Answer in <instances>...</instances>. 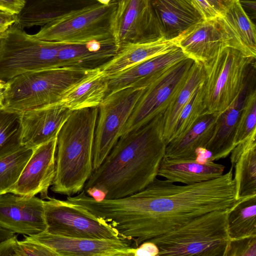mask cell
<instances>
[{
    "mask_svg": "<svg viewBox=\"0 0 256 256\" xmlns=\"http://www.w3.org/2000/svg\"><path fill=\"white\" fill-rule=\"evenodd\" d=\"M218 18L228 38V46L246 57L256 58V25L244 11L240 0L234 2Z\"/></svg>",
    "mask_w": 256,
    "mask_h": 256,
    "instance_id": "22",
    "label": "cell"
},
{
    "mask_svg": "<svg viewBox=\"0 0 256 256\" xmlns=\"http://www.w3.org/2000/svg\"><path fill=\"white\" fill-rule=\"evenodd\" d=\"M56 137L32 149V153L10 193L48 199L56 174Z\"/></svg>",
    "mask_w": 256,
    "mask_h": 256,
    "instance_id": "14",
    "label": "cell"
},
{
    "mask_svg": "<svg viewBox=\"0 0 256 256\" xmlns=\"http://www.w3.org/2000/svg\"><path fill=\"white\" fill-rule=\"evenodd\" d=\"M16 256H58L50 248L40 243L24 239L18 242Z\"/></svg>",
    "mask_w": 256,
    "mask_h": 256,
    "instance_id": "36",
    "label": "cell"
},
{
    "mask_svg": "<svg viewBox=\"0 0 256 256\" xmlns=\"http://www.w3.org/2000/svg\"><path fill=\"white\" fill-rule=\"evenodd\" d=\"M176 47L172 40L164 38L150 42L128 44L119 49L114 57L100 70L109 76Z\"/></svg>",
    "mask_w": 256,
    "mask_h": 256,
    "instance_id": "26",
    "label": "cell"
},
{
    "mask_svg": "<svg viewBox=\"0 0 256 256\" xmlns=\"http://www.w3.org/2000/svg\"><path fill=\"white\" fill-rule=\"evenodd\" d=\"M254 72L250 81L231 104L218 114L212 136L206 147L218 160L228 156L236 146V136L240 112L252 82L256 78Z\"/></svg>",
    "mask_w": 256,
    "mask_h": 256,
    "instance_id": "19",
    "label": "cell"
},
{
    "mask_svg": "<svg viewBox=\"0 0 256 256\" xmlns=\"http://www.w3.org/2000/svg\"><path fill=\"white\" fill-rule=\"evenodd\" d=\"M219 114L206 113L183 136L166 146L165 156L172 159L195 160V151L207 147L214 132Z\"/></svg>",
    "mask_w": 256,
    "mask_h": 256,
    "instance_id": "25",
    "label": "cell"
},
{
    "mask_svg": "<svg viewBox=\"0 0 256 256\" xmlns=\"http://www.w3.org/2000/svg\"><path fill=\"white\" fill-rule=\"evenodd\" d=\"M204 78L203 64L194 61L186 83L163 114L164 138L166 145L170 141L174 126L181 111L188 102L196 89L202 84Z\"/></svg>",
    "mask_w": 256,
    "mask_h": 256,
    "instance_id": "28",
    "label": "cell"
},
{
    "mask_svg": "<svg viewBox=\"0 0 256 256\" xmlns=\"http://www.w3.org/2000/svg\"><path fill=\"white\" fill-rule=\"evenodd\" d=\"M166 146L161 114L122 135L83 190L98 188L105 192V199H116L144 189L158 176Z\"/></svg>",
    "mask_w": 256,
    "mask_h": 256,
    "instance_id": "2",
    "label": "cell"
},
{
    "mask_svg": "<svg viewBox=\"0 0 256 256\" xmlns=\"http://www.w3.org/2000/svg\"><path fill=\"white\" fill-rule=\"evenodd\" d=\"M227 226L230 239L256 236V194L236 200L228 208Z\"/></svg>",
    "mask_w": 256,
    "mask_h": 256,
    "instance_id": "29",
    "label": "cell"
},
{
    "mask_svg": "<svg viewBox=\"0 0 256 256\" xmlns=\"http://www.w3.org/2000/svg\"><path fill=\"white\" fill-rule=\"evenodd\" d=\"M44 201L35 196L0 195V227L28 236L46 231Z\"/></svg>",
    "mask_w": 256,
    "mask_h": 256,
    "instance_id": "15",
    "label": "cell"
},
{
    "mask_svg": "<svg viewBox=\"0 0 256 256\" xmlns=\"http://www.w3.org/2000/svg\"><path fill=\"white\" fill-rule=\"evenodd\" d=\"M86 194L96 201H101L106 198L105 192L100 188H92L84 190Z\"/></svg>",
    "mask_w": 256,
    "mask_h": 256,
    "instance_id": "45",
    "label": "cell"
},
{
    "mask_svg": "<svg viewBox=\"0 0 256 256\" xmlns=\"http://www.w3.org/2000/svg\"><path fill=\"white\" fill-rule=\"evenodd\" d=\"M120 0H113L118 3ZM34 1L33 8L36 16L42 20L50 22L70 11L98 3L96 0H26Z\"/></svg>",
    "mask_w": 256,
    "mask_h": 256,
    "instance_id": "33",
    "label": "cell"
},
{
    "mask_svg": "<svg viewBox=\"0 0 256 256\" xmlns=\"http://www.w3.org/2000/svg\"><path fill=\"white\" fill-rule=\"evenodd\" d=\"M72 110L60 102L21 113V144L33 149L57 136Z\"/></svg>",
    "mask_w": 256,
    "mask_h": 256,
    "instance_id": "17",
    "label": "cell"
},
{
    "mask_svg": "<svg viewBox=\"0 0 256 256\" xmlns=\"http://www.w3.org/2000/svg\"><path fill=\"white\" fill-rule=\"evenodd\" d=\"M196 9L204 18H212L220 17L217 12L206 0H192Z\"/></svg>",
    "mask_w": 256,
    "mask_h": 256,
    "instance_id": "39",
    "label": "cell"
},
{
    "mask_svg": "<svg viewBox=\"0 0 256 256\" xmlns=\"http://www.w3.org/2000/svg\"><path fill=\"white\" fill-rule=\"evenodd\" d=\"M166 39L172 40L203 19L192 0H151Z\"/></svg>",
    "mask_w": 256,
    "mask_h": 256,
    "instance_id": "20",
    "label": "cell"
},
{
    "mask_svg": "<svg viewBox=\"0 0 256 256\" xmlns=\"http://www.w3.org/2000/svg\"><path fill=\"white\" fill-rule=\"evenodd\" d=\"M202 85L196 89L188 102L181 111L169 142L184 134L200 116L206 114Z\"/></svg>",
    "mask_w": 256,
    "mask_h": 256,
    "instance_id": "32",
    "label": "cell"
},
{
    "mask_svg": "<svg viewBox=\"0 0 256 256\" xmlns=\"http://www.w3.org/2000/svg\"><path fill=\"white\" fill-rule=\"evenodd\" d=\"M44 201L46 231L64 236L122 239L108 222L68 201L48 198Z\"/></svg>",
    "mask_w": 256,
    "mask_h": 256,
    "instance_id": "11",
    "label": "cell"
},
{
    "mask_svg": "<svg viewBox=\"0 0 256 256\" xmlns=\"http://www.w3.org/2000/svg\"><path fill=\"white\" fill-rule=\"evenodd\" d=\"M228 210H215L198 216L149 240L158 246V256H224L230 240Z\"/></svg>",
    "mask_w": 256,
    "mask_h": 256,
    "instance_id": "5",
    "label": "cell"
},
{
    "mask_svg": "<svg viewBox=\"0 0 256 256\" xmlns=\"http://www.w3.org/2000/svg\"><path fill=\"white\" fill-rule=\"evenodd\" d=\"M205 78L202 85L206 113L225 110L248 84L256 72V58H248L228 46L203 64Z\"/></svg>",
    "mask_w": 256,
    "mask_h": 256,
    "instance_id": "6",
    "label": "cell"
},
{
    "mask_svg": "<svg viewBox=\"0 0 256 256\" xmlns=\"http://www.w3.org/2000/svg\"><path fill=\"white\" fill-rule=\"evenodd\" d=\"M4 90L0 88V108H2L4 106Z\"/></svg>",
    "mask_w": 256,
    "mask_h": 256,
    "instance_id": "47",
    "label": "cell"
},
{
    "mask_svg": "<svg viewBox=\"0 0 256 256\" xmlns=\"http://www.w3.org/2000/svg\"><path fill=\"white\" fill-rule=\"evenodd\" d=\"M195 160L200 164H206L212 160V152L206 148H198L195 151Z\"/></svg>",
    "mask_w": 256,
    "mask_h": 256,
    "instance_id": "44",
    "label": "cell"
},
{
    "mask_svg": "<svg viewBox=\"0 0 256 256\" xmlns=\"http://www.w3.org/2000/svg\"><path fill=\"white\" fill-rule=\"evenodd\" d=\"M6 86V82L0 78V88L4 90Z\"/></svg>",
    "mask_w": 256,
    "mask_h": 256,
    "instance_id": "48",
    "label": "cell"
},
{
    "mask_svg": "<svg viewBox=\"0 0 256 256\" xmlns=\"http://www.w3.org/2000/svg\"><path fill=\"white\" fill-rule=\"evenodd\" d=\"M108 91V77L99 68L68 90L60 103L72 110L98 107Z\"/></svg>",
    "mask_w": 256,
    "mask_h": 256,
    "instance_id": "27",
    "label": "cell"
},
{
    "mask_svg": "<svg viewBox=\"0 0 256 256\" xmlns=\"http://www.w3.org/2000/svg\"><path fill=\"white\" fill-rule=\"evenodd\" d=\"M64 44L36 39L12 25L0 38V78L7 82L27 72L60 68L58 54Z\"/></svg>",
    "mask_w": 256,
    "mask_h": 256,
    "instance_id": "8",
    "label": "cell"
},
{
    "mask_svg": "<svg viewBox=\"0 0 256 256\" xmlns=\"http://www.w3.org/2000/svg\"><path fill=\"white\" fill-rule=\"evenodd\" d=\"M17 236H13L0 242V256H16Z\"/></svg>",
    "mask_w": 256,
    "mask_h": 256,
    "instance_id": "40",
    "label": "cell"
},
{
    "mask_svg": "<svg viewBox=\"0 0 256 256\" xmlns=\"http://www.w3.org/2000/svg\"><path fill=\"white\" fill-rule=\"evenodd\" d=\"M236 0H206L220 16H222Z\"/></svg>",
    "mask_w": 256,
    "mask_h": 256,
    "instance_id": "42",
    "label": "cell"
},
{
    "mask_svg": "<svg viewBox=\"0 0 256 256\" xmlns=\"http://www.w3.org/2000/svg\"><path fill=\"white\" fill-rule=\"evenodd\" d=\"M224 256H256V236L230 239Z\"/></svg>",
    "mask_w": 256,
    "mask_h": 256,
    "instance_id": "35",
    "label": "cell"
},
{
    "mask_svg": "<svg viewBox=\"0 0 256 256\" xmlns=\"http://www.w3.org/2000/svg\"><path fill=\"white\" fill-rule=\"evenodd\" d=\"M256 78L251 83L243 104L236 129V146L256 132Z\"/></svg>",
    "mask_w": 256,
    "mask_h": 256,
    "instance_id": "34",
    "label": "cell"
},
{
    "mask_svg": "<svg viewBox=\"0 0 256 256\" xmlns=\"http://www.w3.org/2000/svg\"><path fill=\"white\" fill-rule=\"evenodd\" d=\"M112 30L118 50L128 44L164 38L151 0H119L114 16Z\"/></svg>",
    "mask_w": 256,
    "mask_h": 256,
    "instance_id": "12",
    "label": "cell"
},
{
    "mask_svg": "<svg viewBox=\"0 0 256 256\" xmlns=\"http://www.w3.org/2000/svg\"><path fill=\"white\" fill-rule=\"evenodd\" d=\"M116 6L117 3H96L70 11L32 36L38 40L66 44L94 40L114 42L112 24Z\"/></svg>",
    "mask_w": 256,
    "mask_h": 256,
    "instance_id": "7",
    "label": "cell"
},
{
    "mask_svg": "<svg viewBox=\"0 0 256 256\" xmlns=\"http://www.w3.org/2000/svg\"><path fill=\"white\" fill-rule=\"evenodd\" d=\"M14 232L0 227V242L14 236Z\"/></svg>",
    "mask_w": 256,
    "mask_h": 256,
    "instance_id": "46",
    "label": "cell"
},
{
    "mask_svg": "<svg viewBox=\"0 0 256 256\" xmlns=\"http://www.w3.org/2000/svg\"><path fill=\"white\" fill-rule=\"evenodd\" d=\"M26 4V0H0V9L18 14Z\"/></svg>",
    "mask_w": 256,
    "mask_h": 256,
    "instance_id": "41",
    "label": "cell"
},
{
    "mask_svg": "<svg viewBox=\"0 0 256 256\" xmlns=\"http://www.w3.org/2000/svg\"><path fill=\"white\" fill-rule=\"evenodd\" d=\"M159 249L154 242L147 240L135 247L133 256H158Z\"/></svg>",
    "mask_w": 256,
    "mask_h": 256,
    "instance_id": "37",
    "label": "cell"
},
{
    "mask_svg": "<svg viewBox=\"0 0 256 256\" xmlns=\"http://www.w3.org/2000/svg\"><path fill=\"white\" fill-rule=\"evenodd\" d=\"M172 40L188 58L204 64L228 46V38L217 17L202 19Z\"/></svg>",
    "mask_w": 256,
    "mask_h": 256,
    "instance_id": "16",
    "label": "cell"
},
{
    "mask_svg": "<svg viewBox=\"0 0 256 256\" xmlns=\"http://www.w3.org/2000/svg\"><path fill=\"white\" fill-rule=\"evenodd\" d=\"M225 166L214 162L200 164L195 160L162 159L158 176L173 182L191 184L218 178L224 174Z\"/></svg>",
    "mask_w": 256,
    "mask_h": 256,
    "instance_id": "23",
    "label": "cell"
},
{
    "mask_svg": "<svg viewBox=\"0 0 256 256\" xmlns=\"http://www.w3.org/2000/svg\"><path fill=\"white\" fill-rule=\"evenodd\" d=\"M233 168L218 178L183 186L156 178L144 189L124 198H92L87 210L137 247L198 216L230 208L236 200Z\"/></svg>",
    "mask_w": 256,
    "mask_h": 256,
    "instance_id": "1",
    "label": "cell"
},
{
    "mask_svg": "<svg viewBox=\"0 0 256 256\" xmlns=\"http://www.w3.org/2000/svg\"><path fill=\"white\" fill-rule=\"evenodd\" d=\"M242 6L246 14L255 24L256 19V0H240Z\"/></svg>",
    "mask_w": 256,
    "mask_h": 256,
    "instance_id": "43",
    "label": "cell"
},
{
    "mask_svg": "<svg viewBox=\"0 0 256 256\" xmlns=\"http://www.w3.org/2000/svg\"><path fill=\"white\" fill-rule=\"evenodd\" d=\"M148 84L141 82L108 95L98 107L93 149V171L121 136L122 132Z\"/></svg>",
    "mask_w": 256,
    "mask_h": 256,
    "instance_id": "10",
    "label": "cell"
},
{
    "mask_svg": "<svg viewBox=\"0 0 256 256\" xmlns=\"http://www.w3.org/2000/svg\"><path fill=\"white\" fill-rule=\"evenodd\" d=\"M32 153V149L22 146L17 151L0 158V195L10 192Z\"/></svg>",
    "mask_w": 256,
    "mask_h": 256,
    "instance_id": "31",
    "label": "cell"
},
{
    "mask_svg": "<svg viewBox=\"0 0 256 256\" xmlns=\"http://www.w3.org/2000/svg\"><path fill=\"white\" fill-rule=\"evenodd\" d=\"M24 237L50 248L58 256H133L135 248L126 240L70 238L46 231Z\"/></svg>",
    "mask_w": 256,
    "mask_h": 256,
    "instance_id": "13",
    "label": "cell"
},
{
    "mask_svg": "<svg viewBox=\"0 0 256 256\" xmlns=\"http://www.w3.org/2000/svg\"><path fill=\"white\" fill-rule=\"evenodd\" d=\"M118 51L114 42L94 40L84 44H64L58 52V59L60 67L96 70L111 60Z\"/></svg>",
    "mask_w": 256,
    "mask_h": 256,
    "instance_id": "18",
    "label": "cell"
},
{
    "mask_svg": "<svg viewBox=\"0 0 256 256\" xmlns=\"http://www.w3.org/2000/svg\"><path fill=\"white\" fill-rule=\"evenodd\" d=\"M21 113L0 108V158L19 150L21 144Z\"/></svg>",
    "mask_w": 256,
    "mask_h": 256,
    "instance_id": "30",
    "label": "cell"
},
{
    "mask_svg": "<svg viewBox=\"0 0 256 256\" xmlns=\"http://www.w3.org/2000/svg\"><path fill=\"white\" fill-rule=\"evenodd\" d=\"M17 20L18 14L0 9V38Z\"/></svg>",
    "mask_w": 256,
    "mask_h": 256,
    "instance_id": "38",
    "label": "cell"
},
{
    "mask_svg": "<svg viewBox=\"0 0 256 256\" xmlns=\"http://www.w3.org/2000/svg\"><path fill=\"white\" fill-rule=\"evenodd\" d=\"M98 107L72 110L56 136V174L51 190L72 196L84 190L93 172Z\"/></svg>",
    "mask_w": 256,
    "mask_h": 256,
    "instance_id": "3",
    "label": "cell"
},
{
    "mask_svg": "<svg viewBox=\"0 0 256 256\" xmlns=\"http://www.w3.org/2000/svg\"><path fill=\"white\" fill-rule=\"evenodd\" d=\"M98 69L60 67L18 76L6 82L2 108L22 113L60 102L68 90Z\"/></svg>",
    "mask_w": 256,
    "mask_h": 256,
    "instance_id": "4",
    "label": "cell"
},
{
    "mask_svg": "<svg viewBox=\"0 0 256 256\" xmlns=\"http://www.w3.org/2000/svg\"><path fill=\"white\" fill-rule=\"evenodd\" d=\"M186 58L157 73L145 86L121 136L146 124L164 114L186 83L194 63Z\"/></svg>",
    "mask_w": 256,
    "mask_h": 256,
    "instance_id": "9",
    "label": "cell"
},
{
    "mask_svg": "<svg viewBox=\"0 0 256 256\" xmlns=\"http://www.w3.org/2000/svg\"><path fill=\"white\" fill-rule=\"evenodd\" d=\"M236 198L256 194V132L236 146L231 152Z\"/></svg>",
    "mask_w": 256,
    "mask_h": 256,
    "instance_id": "24",
    "label": "cell"
},
{
    "mask_svg": "<svg viewBox=\"0 0 256 256\" xmlns=\"http://www.w3.org/2000/svg\"><path fill=\"white\" fill-rule=\"evenodd\" d=\"M188 57L178 47L130 66L108 77L107 95L137 82L148 80L163 69Z\"/></svg>",
    "mask_w": 256,
    "mask_h": 256,
    "instance_id": "21",
    "label": "cell"
}]
</instances>
